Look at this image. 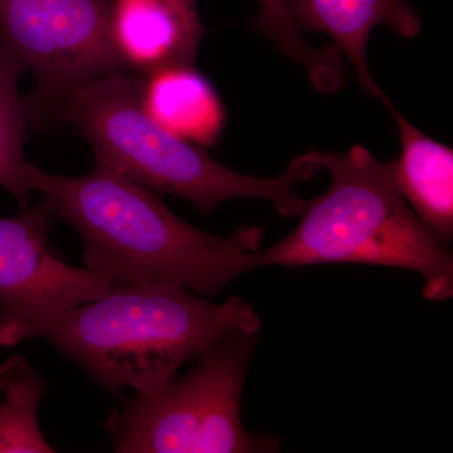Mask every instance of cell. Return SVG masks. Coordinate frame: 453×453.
<instances>
[{"label":"cell","mask_w":453,"mask_h":453,"mask_svg":"<svg viewBox=\"0 0 453 453\" xmlns=\"http://www.w3.org/2000/svg\"><path fill=\"white\" fill-rule=\"evenodd\" d=\"M261 327L241 297L213 303L179 283L151 282L113 285L104 296L35 325L28 339L49 340L107 390L151 395L223 336Z\"/></svg>","instance_id":"cell-2"},{"label":"cell","mask_w":453,"mask_h":453,"mask_svg":"<svg viewBox=\"0 0 453 453\" xmlns=\"http://www.w3.org/2000/svg\"><path fill=\"white\" fill-rule=\"evenodd\" d=\"M52 207L20 208L0 217V345L28 340L35 325L104 296L113 283L88 268L62 261L50 243Z\"/></svg>","instance_id":"cell-7"},{"label":"cell","mask_w":453,"mask_h":453,"mask_svg":"<svg viewBox=\"0 0 453 453\" xmlns=\"http://www.w3.org/2000/svg\"><path fill=\"white\" fill-rule=\"evenodd\" d=\"M44 381L23 357H12L0 365V452H52L37 421Z\"/></svg>","instance_id":"cell-13"},{"label":"cell","mask_w":453,"mask_h":453,"mask_svg":"<svg viewBox=\"0 0 453 453\" xmlns=\"http://www.w3.org/2000/svg\"><path fill=\"white\" fill-rule=\"evenodd\" d=\"M26 183L81 235L86 268L113 285L174 282L214 296L252 271V253L266 234L259 226H241L229 235L203 232L153 190L105 166L62 177L28 163Z\"/></svg>","instance_id":"cell-1"},{"label":"cell","mask_w":453,"mask_h":453,"mask_svg":"<svg viewBox=\"0 0 453 453\" xmlns=\"http://www.w3.org/2000/svg\"><path fill=\"white\" fill-rule=\"evenodd\" d=\"M110 37L125 68L149 73L187 58L183 32L164 0H111Z\"/></svg>","instance_id":"cell-11"},{"label":"cell","mask_w":453,"mask_h":453,"mask_svg":"<svg viewBox=\"0 0 453 453\" xmlns=\"http://www.w3.org/2000/svg\"><path fill=\"white\" fill-rule=\"evenodd\" d=\"M140 98L157 124L202 148L214 144L225 127V106L195 65L173 64L145 73Z\"/></svg>","instance_id":"cell-10"},{"label":"cell","mask_w":453,"mask_h":453,"mask_svg":"<svg viewBox=\"0 0 453 453\" xmlns=\"http://www.w3.org/2000/svg\"><path fill=\"white\" fill-rule=\"evenodd\" d=\"M292 16L301 32L324 33L354 68L368 95L383 97L372 76L368 46L378 27L396 37L414 40L422 32V18L411 0H292Z\"/></svg>","instance_id":"cell-8"},{"label":"cell","mask_w":453,"mask_h":453,"mask_svg":"<svg viewBox=\"0 0 453 453\" xmlns=\"http://www.w3.org/2000/svg\"><path fill=\"white\" fill-rule=\"evenodd\" d=\"M257 334L232 333L214 342L195 368L151 395H136L107 423L116 452H275L280 440L251 434L241 422L247 366Z\"/></svg>","instance_id":"cell-5"},{"label":"cell","mask_w":453,"mask_h":453,"mask_svg":"<svg viewBox=\"0 0 453 453\" xmlns=\"http://www.w3.org/2000/svg\"><path fill=\"white\" fill-rule=\"evenodd\" d=\"M111 0H0V42L40 95L64 100L83 83L127 68L110 37Z\"/></svg>","instance_id":"cell-6"},{"label":"cell","mask_w":453,"mask_h":453,"mask_svg":"<svg viewBox=\"0 0 453 453\" xmlns=\"http://www.w3.org/2000/svg\"><path fill=\"white\" fill-rule=\"evenodd\" d=\"M180 23L188 61L195 65L196 52L203 37V26L196 0H164Z\"/></svg>","instance_id":"cell-15"},{"label":"cell","mask_w":453,"mask_h":453,"mask_svg":"<svg viewBox=\"0 0 453 453\" xmlns=\"http://www.w3.org/2000/svg\"><path fill=\"white\" fill-rule=\"evenodd\" d=\"M392 113L399 133L401 155L395 177L405 202L422 222L445 244L453 238V151L429 138L393 106L380 98Z\"/></svg>","instance_id":"cell-9"},{"label":"cell","mask_w":453,"mask_h":453,"mask_svg":"<svg viewBox=\"0 0 453 453\" xmlns=\"http://www.w3.org/2000/svg\"><path fill=\"white\" fill-rule=\"evenodd\" d=\"M310 151L332 186L308 202L288 237L252 253V270L323 264L404 268L423 277L426 299H452L451 250L405 202L395 160L380 162L363 145L347 153Z\"/></svg>","instance_id":"cell-3"},{"label":"cell","mask_w":453,"mask_h":453,"mask_svg":"<svg viewBox=\"0 0 453 453\" xmlns=\"http://www.w3.org/2000/svg\"><path fill=\"white\" fill-rule=\"evenodd\" d=\"M25 71L19 61L0 42V187L19 203L28 205L25 159L28 107L19 94Z\"/></svg>","instance_id":"cell-14"},{"label":"cell","mask_w":453,"mask_h":453,"mask_svg":"<svg viewBox=\"0 0 453 453\" xmlns=\"http://www.w3.org/2000/svg\"><path fill=\"white\" fill-rule=\"evenodd\" d=\"M142 77L125 71L74 88L62 100L65 120L91 146L97 165L115 170L160 195H172L211 213L238 198L264 199L283 217L300 216L308 202L295 187L320 172L310 150L282 174L257 178L211 159L202 146L179 138L142 105Z\"/></svg>","instance_id":"cell-4"},{"label":"cell","mask_w":453,"mask_h":453,"mask_svg":"<svg viewBox=\"0 0 453 453\" xmlns=\"http://www.w3.org/2000/svg\"><path fill=\"white\" fill-rule=\"evenodd\" d=\"M292 0H257L253 26L286 58L300 65L316 91L336 94L344 85V57L335 46L316 49L303 40L295 23Z\"/></svg>","instance_id":"cell-12"}]
</instances>
